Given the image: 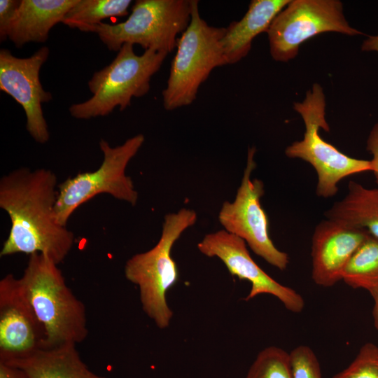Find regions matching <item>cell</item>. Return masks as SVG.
<instances>
[{
    "mask_svg": "<svg viewBox=\"0 0 378 378\" xmlns=\"http://www.w3.org/2000/svg\"><path fill=\"white\" fill-rule=\"evenodd\" d=\"M367 150L372 154L370 160L372 171L377 184L378 185V122L376 123L370 132L367 141Z\"/></svg>",
    "mask_w": 378,
    "mask_h": 378,
    "instance_id": "25",
    "label": "cell"
},
{
    "mask_svg": "<svg viewBox=\"0 0 378 378\" xmlns=\"http://www.w3.org/2000/svg\"><path fill=\"white\" fill-rule=\"evenodd\" d=\"M266 32L271 56L278 62L293 59L301 44L321 33L362 34L349 25L337 0H290Z\"/></svg>",
    "mask_w": 378,
    "mask_h": 378,
    "instance_id": "9",
    "label": "cell"
},
{
    "mask_svg": "<svg viewBox=\"0 0 378 378\" xmlns=\"http://www.w3.org/2000/svg\"><path fill=\"white\" fill-rule=\"evenodd\" d=\"M142 134L127 139L115 147L102 139L99 143L103 160L95 171L80 172L58 185L55 213L58 222L66 226L72 214L97 195L106 193L136 205L139 195L125 170L144 142Z\"/></svg>",
    "mask_w": 378,
    "mask_h": 378,
    "instance_id": "8",
    "label": "cell"
},
{
    "mask_svg": "<svg viewBox=\"0 0 378 378\" xmlns=\"http://www.w3.org/2000/svg\"><path fill=\"white\" fill-rule=\"evenodd\" d=\"M225 31V27L208 24L200 15L199 1L192 0L190 22L177 39V50L162 92L166 110L191 104L212 70L227 65L220 46Z\"/></svg>",
    "mask_w": 378,
    "mask_h": 378,
    "instance_id": "5",
    "label": "cell"
},
{
    "mask_svg": "<svg viewBox=\"0 0 378 378\" xmlns=\"http://www.w3.org/2000/svg\"><path fill=\"white\" fill-rule=\"evenodd\" d=\"M293 107L303 119L305 132L301 141L286 148L285 154L290 158L302 160L314 167L317 174L316 193L318 197H333L341 180L372 171L370 160L349 157L320 136V129L328 132L330 127L326 119V98L319 84L314 83L306 92L304 99L294 103Z\"/></svg>",
    "mask_w": 378,
    "mask_h": 378,
    "instance_id": "6",
    "label": "cell"
},
{
    "mask_svg": "<svg viewBox=\"0 0 378 378\" xmlns=\"http://www.w3.org/2000/svg\"><path fill=\"white\" fill-rule=\"evenodd\" d=\"M20 290L43 326V348L78 344L88 335L85 306L67 286L58 265L46 255H29Z\"/></svg>",
    "mask_w": 378,
    "mask_h": 378,
    "instance_id": "2",
    "label": "cell"
},
{
    "mask_svg": "<svg viewBox=\"0 0 378 378\" xmlns=\"http://www.w3.org/2000/svg\"><path fill=\"white\" fill-rule=\"evenodd\" d=\"M370 235L364 229L327 218L314 229L312 238V278L322 287L342 280L346 265Z\"/></svg>",
    "mask_w": 378,
    "mask_h": 378,
    "instance_id": "14",
    "label": "cell"
},
{
    "mask_svg": "<svg viewBox=\"0 0 378 378\" xmlns=\"http://www.w3.org/2000/svg\"><path fill=\"white\" fill-rule=\"evenodd\" d=\"M4 363L21 368L29 378H106L88 367L74 344L41 348L25 357Z\"/></svg>",
    "mask_w": 378,
    "mask_h": 378,
    "instance_id": "17",
    "label": "cell"
},
{
    "mask_svg": "<svg viewBox=\"0 0 378 378\" xmlns=\"http://www.w3.org/2000/svg\"><path fill=\"white\" fill-rule=\"evenodd\" d=\"M246 378H293L289 353L270 346L257 355Z\"/></svg>",
    "mask_w": 378,
    "mask_h": 378,
    "instance_id": "21",
    "label": "cell"
},
{
    "mask_svg": "<svg viewBox=\"0 0 378 378\" xmlns=\"http://www.w3.org/2000/svg\"><path fill=\"white\" fill-rule=\"evenodd\" d=\"M192 0H137L125 21L95 26L101 41L111 51L125 43L168 55L176 48L179 34L191 19Z\"/></svg>",
    "mask_w": 378,
    "mask_h": 378,
    "instance_id": "7",
    "label": "cell"
},
{
    "mask_svg": "<svg viewBox=\"0 0 378 378\" xmlns=\"http://www.w3.org/2000/svg\"><path fill=\"white\" fill-rule=\"evenodd\" d=\"M342 280L370 295L378 291V239L370 234L366 238L344 268Z\"/></svg>",
    "mask_w": 378,
    "mask_h": 378,
    "instance_id": "19",
    "label": "cell"
},
{
    "mask_svg": "<svg viewBox=\"0 0 378 378\" xmlns=\"http://www.w3.org/2000/svg\"><path fill=\"white\" fill-rule=\"evenodd\" d=\"M57 177L46 169H15L0 179V207L10 219L0 256L42 253L57 265L74 244V233L57 218Z\"/></svg>",
    "mask_w": 378,
    "mask_h": 378,
    "instance_id": "1",
    "label": "cell"
},
{
    "mask_svg": "<svg viewBox=\"0 0 378 378\" xmlns=\"http://www.w3.org/2000/svg\"><path fill=\"white\" fill-rule=\"evenodd\" d=\"M21 0H0V41L8 38V31Z\"/></svg>",
    "mask_w": 378,
    "mask_h": 378,
    "instance_id": "24",
    "label": "cell"
},
{
    "mask_svg": "<svg viewBox=\"0 0 378 378\" xmlns=\"http://www.w3.org/2000/svg\"><path fill=\"white\" fill-rule=\"evenodd\" d=\"M197 220L194 210L183 208L164 218L160 238L150 250L136 253L125 265L127 280L139 289L144 313L160 329L169 326L173 312L167 302V293L178 281V270L171 253L183 232Z\"/></svg>",
    "mask_w": 378,
    "mask_h": 378,
    "instance_id": "3",
    "label": "cell"
},
{
    "mask_svg": "<svg viewBox=\"0 0 378 378\" xmlns=\"http://www.w3.org/2000/svg\"><path fill=\"white\" fill-rule=\"evenodd\" d=\"M50 50L43 46L28 57H18L10 50H0V90L22 106L26 116V129L41 144L49 141L50 132L42 104L52 96L41 83L39 73L47 61Z\"/></svg>",
    "mask_w": 378,
    "mask_h": 378,
    "instance_id": "11",
    "label": "cell"
},
{
    "mask_svg": "<svg viewBox=\"0 0 378 378\" xmlns=\"http://www.w3.org/2000/svg\"><path fill=\"white\" fill-rule=\"evenodd\" d=\"M255 153V148H248L246 166L234 200L223 202L218 220L225 231L243 239L256 255L277 269L284 270L289 263L288 255L272 242L267 216L260 204L264 184L259 179H251L256 167Z\"/></svg>",
    "mask_w": 378,
    "mask_h": 378,
    "instance_id": "10",
    "label": "cell"
},
{
    "mask_svg": "<svg viewBox=\"0 0 378 378\" xmlns=\"http://www.w3.org/2000/svg\"><path fill=\"white\" fill-rule=\"evenodd\" d=\"M289 356L293 378H322L318 360L309 346H296Z\"/></svg>",
    "mask_w": 378,
    "mask_h": 378,
    "instance_id": "23",
    "label": "cell"
},
{
    "mask_svg": "<svg viewBox=\"0 0 378 378\" xmlns=\"http://www.w3.org/2000/svg\"><path fill=\"white\" fill-rule=\"evenodd\" d=\"M290 0H252L244 17L225 27L220 46L227 64H234L245 57L253 39L266 32L276 15Z\"/></svg>",
    "mask_w": 378,
    "mask_h": 378,
    "instance_id": "16",
    "label": "cell"
},
{
    "mask_svg": "<svg viewBox=\"0 0 378 378\" xmlns=\"http://www.w3.org/2000/svg\"><path fill=\"white\" fill-rule=\"evenodd\" d=\"M377 364H378V356H377Z\"/></svg>",
    "mask_w": 378,
    "mask_h": 378,
    "instance_id": "29",
    "label": "cell"
},
{
    "mask_svg": "<svg viewBox=\"0 0 378 378\" xmlns=\"http://www.w3.org/2000/svg\"><path fill=\"white\" fill-rule=\"evenodd\" d=\"M131 4V0H78L62 23L80 31L92 32L105 19L127 15Z\"/></svg>",
    "mask_w": 378,
    "mask_h": 378,
    "instance_id": "20",
    "label": "cell"
},
{
    "mask_svg": "<svg viewBox=\"0 0 378 378\" xmlns=\"http://www.w3.org/2000/svg\"><path fill=\"white\" fill-rule=\"evenodd\" d=\"M197 248L207 257L219 258L232 276L251 283V288L245 300L260 294H270L290 312L300 313L303 310L302 296L294 289L277 282L261 269L250 255L246 242L241 238L220 230L205 235Z\"/></svg>",
    "mask_w": 378,
    "mask_h": 378,
    "instance_id": "12",
    "label": "cell"
},
{
    "mask_svg": "<svg viewBox=\"0 0 378 378\" xmlns=\"http://www.w3.org/2000/svg\"><path fill=\"white\" fill-rule=\"evenodd\" d=\"M378 346L365 344L350 365L332 378H378Z\"/></svg>",
    "mask_w": 378,
    "mask_h": 378,
    "instance_id": "22",
    "label": "cell"
},
{
    "mask_svg": "<svg viewBox=\"0 0 378 378\" xmlns=\"http://www.w3.org/2000/svg\"><path fill=\"white\" fill-rule=\"evenodd\" d=\"M45 330L24 297L18 278L0 281V361L25 357L43 348Z\"/></svg>",
    "mask_w": 378,
    "mask_h": 378,
    "instance_id": "13",
    "label": "cell"
},
{
    "mask_svg": "<svg viewBox=\"0 0 378 378\" xmlns=\"http://www.w3.org/2000/svg\"><path fill=\"white\" fill-rule=\"evenodd\" d=\"M364 51H377L378 52V34L375 36H370L365 39L361 47Z\"/></svg>",
    "mask_w": 378,
    "mask_h": 378,
    "instance_id": "27",
    "label": "cell"
},
{
    "mask_svg": "<svg viewBox=\"0 0 378 378\" xmlns=\"http://www.w3.org/2000/svg\"><path fill=\"white\" fill-rule=\"evenodd\" d=\"M78 0H21L8 31L18 48L28 43H45L51 29L62 22Z\"/></svg>",
    "mask_w": 378,
    "mask_h": 378,
    "instance_id": "15",
    "label": "cell"
},
{
    "mask_svg": "<svg viewBox=\"0 0 378 378\" xmlns=\"http://www.w3.org/2000/svg\"><path fill=\"white\" fill-rule=\"evenodd\" d=\"M0 378H29L21 368L0 361Z\"/></svg>",
    "mask_w": 378,
    "mask_h": 378,
    "instance_id": "26",
    "label": "cell"
},
{
    "mask_svg": "<svg viewBox=\"0 0 378 378\" xmlns=\"http://www.w3.org/2000/svg\"><path fill=\"white\" fill-rule=\"evenodd\" d=\"M167 55L151 49L138 55L133 44H123L113 61L95 71L88 82L92 96L71 105L70 115L76 119L89 120L106 116L116 107L120 111L126 109L132 98L148 92L151 78Z\"/></svg>",
    "mask_w": 378,
    "mask_h": 378,
    "instance_id": "4",
    "label": "cell"
},
{
    "mask_svg": "<svg viewBox=\"0 0 378 378\" xmlns=\"http://www.w3.org/2000/svg\"><path fill=\"white\" fill-rule=\"evenodd\" d=\"M325 215L328 219L364 229L378 239V188H368L351 181L346 195L335 202Z\"/></svg>",
    "mask_w": 378,
    "mask_h": 378,
    "instance_id": "18",
    "label": "cell"
},
{
    "mask_svg": "<svg viewBox=\"0 0 378 378\" xmlns=\"http://www.w3.org/2000/svg\"><path fill=\"white\" fill-rule=\"evenodd\" d=\"M371 295L374 300V305L372 309L374 325L378 330V291Z\"/></svg>",
    "mask_w": 378,
    "mask_h": 378,
    "instance_id": "28",
    "label": "cell"
}]
</instances>
